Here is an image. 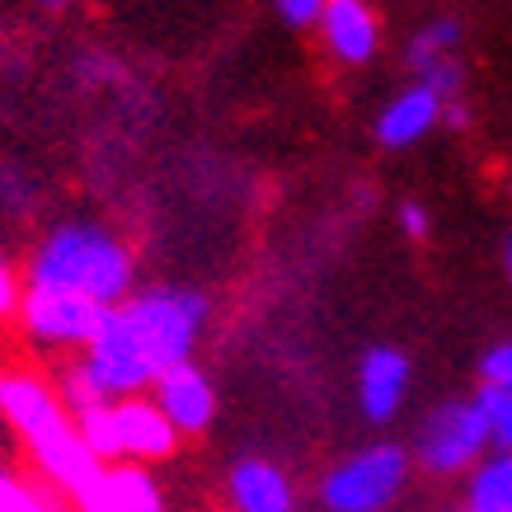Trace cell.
Returning a JSON list of instances; mask_svg holds the SVG:
<instances>
[{
    "label": "cell",
    "mask_w": 512,
    "mask_h": 512,
    "mask_svg": "<svg viewBox=\"0 0 512 512\" xmlns=\"http://www.w3.org/2000/svg\"><path fill=\"white\" fill-rule=\"evenodd\" d=\"M33 287L90 296L113 311L132 292V254L94 226H62L33 254Z\"/></svg>",
    "instance_id": "obj_1"
},
{
    "label": "cell",
    "mask_w": 512,
    "mask_h": 512,
    "mask_svg": "<svg viewBox=\"0 0 512 512\" xmlns=\"http://www.w3.org/2000/svg\"><path fill=\"white\" fill-rule=\"evenodd\" d=\"M76 433L99 461H165L179 442L156 400H137V395L80 414Z\"/></svg>",
    "instance_id": "obj_2"
},
{
    "label": "cell",
    "mask_w": 512,
    "mask_h": 512,
    "mask_svg": "<svg viewBox=\"0 0 512 512\" xmlns=\"http://www.w3.org/2000/svg\"><path fill=\"white\" fill-rule=\"evenodd\" d=\"M127 325L137 329L141 348L151 357V367L170 372L179 362H188L193 339H198L202 320H207V301L198 292H141L123 306Z\"/></svg>",
    "instance_id": "obj_3"
},
{
    "label": "cell",
    "mask_w": 512,
    "mask_h": 512,
    "mask_svg": "<svg viewBox=\"0 0 512 512\" xmlns=\"http://www.w3.org/2000/svg\"><path fill=\"white\" fill-rule=\"evenodd\" d=\"M404 475H409V456L395 442H376V447L353 451L348 461L329 470L320 480V503L329 512H381L390 498L400 494Z\"/></svg>",
    "instance_id": "obj_4"
},
{
    "label": "cell",
    "mask_w": 512,
    "mask_h": 512,
    "mask_svg": "<svg viewBox=\"0 0 512 512\" xmlns=\"http://www.w3.org/2000/svg\"><path fill=\"white\" fill-rule=\"evenodd\" d=\"M80 367H85V376L99 386L104 400H132L137 390L156 386V367H151L137 329L127 325V315L118 311V306L104 315L99 334L85 343V362H80Z\"/></svg>",
    "instance_id": "obj_5"
},
{
    "label": "cell",
    "mask_w": 512,
    "mask_h": 512,
    "mask_svg": "<svg viewBox=\"0 0 512 512\" xmlns=\"http://www.w3.org/2000/svg\"><path fill=\"white\" fill-rule=\"evenodd\" d=\"M484 451H489V433H484V419H480V409H475V400H451L442 409H433L419 433V461L433 475L470 470Z\"/></svg>",
    "instance_id": "obj_6"
},
{
    "label": "cell",
    "mask_w": 512,
    "mask_h": 512,
    "mask_svg": "<svg viewBox=\"0 0 512 512\" xmlns=\"http://www.w3.org/2000/svg\"><path fill=\"white\" fill-rule=\"evenodd\" d=\"M109 306H99L90 296L76 292H47V287H33L24 296V320L43 343H90L104 325Z\"/></svg>",
    "instance_id": "obj_7"
},
{
    "label": "cell",
    "mask_w": 512,
    "mask_h": 512,
    "mask_svg": "<svg viewBox=\"0 0 512 512\" xmlns=\"http://www.w3.org/2000/svg\"><path fill=\"white\" fill-rule=\"evenodd\" d=\"M0 414L29 437L33 451L52 447L57 437H66L76 428V423L66 419L62 400H57L43 381H33V376H0Z\"/></svg>",
    "instance_id": "obj_8"
},
{
    "label": "cell",
    "mask_w": 512,
    "mask_h": 512,
    "mask_svg": "<svg viewBox=\"0 0 512 512\" xmlns=\"http://www.w3.org/2000/svg\"><path fill=\"white\" fill-rule=\"evenodd\" d=\"M404 390H409V357L400 348H386V343L367 348L357 362V404H362L367 423L395 419L404 404Z\"/></svg>",
    "instance_id": "obj_9"
},
{
    "label": "cell",
    "mask_w": 512,
    "mask_h": 512,
    "mask_svg": "<svg viewBox=\"0 0 512 512\" xmlns=\"http://www.w3.org/2000/svg\"><path fill=\"white\" fill-rule=\"evenodd\" d=\"M156 409L170 419L174 433H202L217 414V390L193 362H179L156 376Z\"/></svg>",
    "instance_id": "obj_10"
},
{
    "label": "cell",
    "mask_w": 512,
    "mask_h": 512,
    "mask_svg": "<svg viewBox=\"0 0 512 512\" xmlns=\"http://www.w3.org/2000/svg\"><path fill=\"white\" fill-rule=\"evenodd\" d=\"M442 123V99L433 90H423V85H409L404 94H395L381 118H376V141L390 146V151H400V146H414L423 141L433 127Z\"/></svg>",
    "instance_id": "obj_11"
},
{
    "label": "cell",
    "mask_w": 512,
    "mask_h": 512,
    "mask_svg": "<svg viewBox=\"0 0 512 512\" xmlns=\"http://www.w3.org/2000/svg\"><path fill=\"white\" fill-rule=\"evenodd\" d=\"M320 33L325 47L339 62L357 66L376 52V15L367 0H325V15H320Z\"/></svg>",
    "instance_id": "obj_12"
},
{
    "label": "cell",
    "mask_w": 512,
    "mask_h": 512,
    "mask_svg": "<svg viewBox=\"0 0 512 512\" xmlns=\"http://www.w3.org/2000/svg\"><path fill=\"white\" fill-rule=\"evenodd\" d=\"M80 512H165V503L141 466H104L99 484L80 498Z\"/></svg>",
    "instance_id": "obj_13"
},
{
    "label": "cell",
    "mask_w": 512,
    "mask_h": 512,
    "mask_svg": "<svg viewBox=\"0 0 512 512\" xmlns=\"http://www.w3.org/2000/svg\"><path fill=\"white\" fill-rule=\"evenodd\" d=\"M231 503L235 512H292L296 508V494H292V480L282 475L273 461H240L231 470Z\"/></svg>",
    "instance_id": "obj_14"
},
{
    "label": "cell",
    "mask_w": 512,
    "mask_h": 512,
    "mask_svg": "<svg viewBox=\"0 0 512 512\" xmlns=\"http://www.w3.org/2000/svg\"><path fill=\"white\" fill-rule=\"evenodd\" d=\"M466 512H512V451H494L475 466Z\"/></svg>",
    "instance_id": "obj_15"
},
{
    "label": "cell",
    "mask_w": 512,
    "mask_h": 512,
    "mask_svg": "<svg viewBox=\"0 0 512 512\" xmlns=\"http://www.w3.org/2000/svg\"><path fill=\"white\" fill-rule=\"evenodd\" d=\"M475 409H480V419H484L489 447H494V451H512V390L480 386V395H475Z\"/></svg>",
    "instance_id": "obj_16"
},
{
    "label": "cell",
    "mask_w": 512,
    "mask_h": 512,
    "mask_svg": "<svg viewBox=\"0 0 512 512\" xmlns=\"http://www.w3.org/2000/svg\"><path fill=\"white\" fill-rule=\"evenodd\" d=\"M456 43H461V24H456V19H437V24H428V29H419L409 38V66L423 71V66H433L437 57H451Z\"/></svg>",
    "instance_id": "obj_17"
},
{
    "label": "cell",
    "mask_w": 512,
    "mask_h": 512,
    "mask_svg": "<svg viewBox=\"0 0 512 512\" xmlns=\"http://www.w3.org/2000/svg\"><path fill=\"white\" fill-rule=\"evenodd\" d=\"M419 85H423V90H433L442 104H451V99H461L466 71H461V62H456V57H437L433 66H423V71H419Z\"/></svg>",
    "instance_id": "obj_18"
},
{
    "label": "cell",
    "mask_w": 512,
    "mask_h": 512,
    "mask_svg": "<svg viewBox=\"0 0 512 512\" xmlns=\"http://www.w3.org/2000/svg\"><path fill=\"white\" fill-rule=\"evenodd\" d=\"M480 376H484V386L512 390V343H494V348L480 357Z\"/></svg>",
    "instance_id": "obj_19"
},
{
    "label": "cell",
    "mask_w": 512,
    "mask_h": 512,
    "mask_svg": "<svg viewBox=\"0 0 512 512\" xmlns=\"http://www.w3.org/2000/svg\"><path fill=\"white\" fill-rule=\"evenodd\" d=\"M0 512H52V508H47V498H38L19 480L0 475Z\"/></svg>",
    "instance_id": "obj_20"
},
{
    "label": "cell",
    "mask_w": 512,
    "mask_h": 512,
    "mask_svg": "<svg viewBox=\"0 0 512 512\" xmlns=\"http://www.w3.org/2000/svg\"><path fill=\"white\" fill-rule=\"evenodd\" d=\"M273 10H278L292 29H311V24H320V15H325V0H273Z\"/></svg>",
    "instance_id": "obj_21"
},
{
    "label": "cell",
    "mask_w": 512,
    "mask_h": 512,
    "mask_svg": "<svg viewBox=\"0 0 512 512\" xmlns=\"http://www.w3.org/2000/svg\"><path fill=\"white\" fill-rule=\"evenodd\" d=\"M400 231L409 235V240H428L433 221H428V207H423V202H404L400 207Z\"/></svg>",
    "instance_id": "obj_22"
},
{
    "label": "cell",
    "mask_w": 512,
    "mask_h": 512,
    "mask_svg": "<svg viewBox=\"0 0 512 512\" xmlns=\"http://www.w3.org/2000/svg\"><path fill=\"white\" fill-rule=\"evenodd\" d=\"M15 306H19V282L10 273V264H0V315L15 311Z\"/></svg>",
    "instance_id": "obj_23"
},
{
    "label": "cell",
    "mask_w": 512,
    "mask_h": 512,
    "mask_svg": "<svg viewBox=\"0 0 512 512\" xmlns=\"http://www.w3.org/2000/svg\"><path fill=\"white\" fill-rule=\"evenodd\" d=\"M442 118H447V127H456V132H461V127H470V109L461 104V99L442 104Z\"/></svg>",
    "instance_id": "obj_24"
},
{
    "label": "cell",
    "mask_w": 512,
    "mask_h": 512,
    "mask_svg": "<svg viewBox=\"0 0 512 512\" xmlns=\"http://www.w3.org/2000/svg\"><path fill=\"white\" fill-rule=\"evenodd\" d=\"M508 278H512V235H508Z\"/></svg>",
    "instance_id": "obj_25"
},
{
    "label": "cell",
    "mask_w": 512,
    "mask_h": 512,
    "mask_svg": "<svg viewBox=\"0 0 512 512\" xmlns=\"http://www.w3.org/2000/svg\"><path fill=\"white\" fill-rule=\"evenodd\" d=\"M47 5H66V0H47Z\"/></svg>",
    "instance_id": "obj_26"
},
{
    "label": "cell",
    "mask_w": 512,
    "mask_h": 512,
    "mask_svg": "<svg viewBox=\"0 0 512 512\" xmlns=\"http://www.w3.org/2000/svg\"><path fill=\"white\" fill-rule=\"evenodd\" d=\"M0 475H5V470H0Z\"/></svg>",
    "instance_id": "obj_27"
}]
</instances>
